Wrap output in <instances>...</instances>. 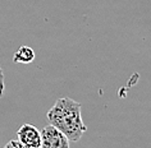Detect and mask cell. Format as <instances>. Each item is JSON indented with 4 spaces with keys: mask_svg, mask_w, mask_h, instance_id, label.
<instances>
[{
    "mask_svg": "<svg viewBox=\"0 0 151 148\" xmlns=\"http://www.w3.org/2000/svg\"><path fill=\"white\" fill-rule=\"evenodd\" d=\"M82 105L68 97L55 101L52 107L46 112L49 124L55 127L72 142H78L87 130L81 115Z\"/></svg>",
    "mask_w": 151,
    "mask_h": 148,
    "instance_id": "cell-1",
    "label": "cell"
},
{
    "mask_svg": "<svg viewBox=\"0 0 151 148\" xmlns=\"http://www.w3.org/2000/svg\"><path fill=\"white\" fill-rule=\"evenodd\" d=\"M40 148H69V139L52 125H46L41 130Z\"/></svg>",
    "mask_w": 151,
    "mask_h": 148,
    "instance_id": "cell-2",
    "label": "cell"
},
{
    "mask_svg": "<svg viewBox=\"0 0 151 148\" xmlns=\"http://www.w3.org/2000/svg\"><path fill=\"white\" fill-rule=\"evenodd\" d=\"M4 148H28V147L23 146V144H22L18 139H12V140H9V142L5 144Z\"/></svg>",
    "mask_w": 151,
    "mask_h": 148,
    "instance_id": "cell-5",
    "label": "cell"
},
{
    "mask_svg": "<svg viewBox=\"0 0 151 148\" xmlns=\"http://www.w3.org/2000/svg\"><path fill=\"white\" fill-rule=\"evenodd\" d=\"M4 88H5V82H4V71H3L1 66H0V97L4 94Z\"/></svg>",
    "mask_w": 151,
    "mask_h": 148,
    "instance_id": "cell-6",
    "label": "cell"
},
{
    "mask_svg": "<svg viewBox=\"0 0 151 148\" xmlns=\"http://www.w3.org/2000/svg\"><path fill=\"white\" fill-rule=\"evenodd\" d=\"M17 139L28 148L41 147V132L32 124H23L17 130Z\"/></svg>",
    "mask_w": 151,
    "mask_h": 148,
    "instance_id": "cell-3",
    "label": "cell"
},
{
    "mask_svg": "<svg viewBox=\"0 0 151 148\" xmlns=\"http://www.w3.org/2000/svg\"><path fill=\"white\" fill-rule=\"evenodd\" d=\"M33 60H35V51L29 46H21L13 56V61L17 64H29Z\"/></svg>",
    "mask_w": 151,
    "mask_h": 148,
    "instance_id": "cell-4",
    "label": "cell"
}]
</instances>
